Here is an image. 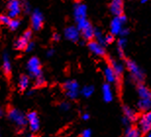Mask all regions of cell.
Segmentation results:
<instances>
[{"mask_svg":"<svg viewBox=\"0 0 151 137\" xmlns=\"http://www.w3.org/2000/svg\"><path fill=\"white\" fill-rule=\"evenodd\" d=\"M126 67L128 69L129 75H131L132 80L137 82V84L142 83V81L144 80V74L141 71V69L137 66V64L132 60H127Z\"/></svg>","mask_w":151,"mask_h":137,"instance_id":"1","label":"cell"},{"mask_svg":"<svg viewBox=\"0 0 151 137\" xmlns=\"http://www.w3.org/2000/svg\"><path fill=\"white\" fill-rule=\"evenodd\" d=\"M28 71L32 77H35V80L42 77V71H41V63L38 58L32 57L28 61Z\"/></svg>","mask_w":151,"mask_h":137,"instance_id":"2","label":"cell"},{"mask_svg":"<svg viewBox=\"0 0 151 137\" xmlns=\"http://www.w3.org/2000/svg\"><path fill=\"white\" fill-rule=\"evenodd\" d=\"M126 23H127V17L124 14L121 15V16L114 17L110 24V33L113 34L114 36L120 34L122 29L125 27Z\"/></svg>","mask_w":151,"mask_h":137,"instance_id":"3","label":"cell"},{"mask_svg":"<svg viewBox=\"0 0 151 137\" xmlns=\"http://www.w3.org/2000/svg\"><path fill=\"white\" fill-rule=\"evenodd\" d=\"M8 118L11 121L16 124L18 127H24L27 123V118L26 115L23 114L22 112H20L19 110L12 108L8 111Z\"/></svg>","mask_w":151,"mask_h":137,"instance_id":"4","label":"cell"},{"mask_svg":"<svg viewBox=\"0 0 151 137\" xmlns=\"http://www.w3.org/2000/svg\"><path fill=\"white\" fill-rule=\"evenodd\" d=\"M63 89L65 91V94L68 98L76 99L78 98L80 93V85L76 80H68L63 84Z\"/></svg>","mask_w":151,"mask_h":137,"instance_id":"5","label":"cell"},{"mask_svg":"<svg viewBox=\"0 0 151 137\" xmlns=\"http://www.w3.org/2000/svg\"><path fill=\"white\" fill-rule=\"evenodd\" d=\"M137 128L139 129L141 133H148L151 130V111L143 113L141 117L138 120V126Z\"/></svg>","mask_w":151,"mask_h":137,"instance_id":"6","label":"cell"},{"mask_svg":"<svg viewBox=\"0 0 151 137\" xmlns=\"http://www.w3.org/2000/svg\"><path fill=\"white\" fill-rule=\"evenodd\" d=\"M22 12V3L20 0H10L8 3V17L17 19Z\"/></svg>","mask_w":151,"mask_h":137,"instance_id":"7","label":"cell"},{"mask_svg":"<svg viewBox=\"0 0 151 137\" xmlns=\"http://www.w3.org/2000/svg\"><path fill=\"white\" fill-rule=\"evenodd\" d=\"M32 36V33L31 30H27V32H24L23 34L17 39V41L15 42V47H16V49L25 50L27 45L31 42Z\"/></svg>","mask_w":151,"mask_h":137,"instance_id":"8","label":"cell"},{"mask_svg":"<svg viewBox=\"0 0 151 137\" xmlns=\"http://www.w3.org/2000/svg\"><path fill=\"white\" fill-rule=\"evenodd\" d=\"M31 23L32 27L35 30H39L42 27V26H43V16H42L41 12L37 10V9L32 13Z\"/></svg>","mask_w":151,"mask_h":137,"instance_id":"9","label":"cell"},{"mask_svg":"<svg viewBox=\"0 0 151 137\" xmlns=\"http://www.w3.org/2000/svg\"><path fill=\"white\" fill-rule=\"evenodd\" d=\"M27 123H29V129L32 130V132L37 131L39 129V118L38 115L37 114V112H29L28 115H27Z\"/></svg>","mask_w":151,"mask_h":137,"instance_id":"10","label":"cell"},{"mask_svg":"<svg viewBox=\"0 0 151 137\" xmlns=\"http://www.w3.org/2000/svg\"><path fill=\"white\" fill-rule=\"evenodd\" d=\"M86 14H87V8L86 6L83 4V3H78L75 5L74 8V16L76 23L78 21L86 19Z\"/></svg>","mask_w":151,"mask_h":137,"instance_id":"11","label":"cell"},{"mask_svg":"<svg viewBox=\"0 0 151 137\" xmlns=\"http://www.w3.org/2000/svg\"><path fill=\"white\" fill-rule=\"evenodd\" d=\"M88 49L89 51L91 52L92 54H94L95 56H98V57H103L105 56V48L104 46H102L101 44H99L97 41L95 40H91V41H88Z\"/></svg>","mask_w":151,"mask_h":137,"instance_id":"12","label":"cell"},{"mask_svg":"<svg viewBox=\"0 0 151 137\" xmlns=\"http://www.w3.org/2000/svg\"><path fill=\"white\" fill-rule=\"evenodd\" d=\"M110 12L115 17L124 14V0H111Z\"/></svg>","mask_w":151,"mask_h":137,"instance_id":"13","label":"cell"},{"mask_svg":"<svg viewBox=\"0 0 151 137\" xmlns=\"http://www.w3.org/2000/svg\"><path fill=\"white\" fill-rule=\"evenodd\" d=\"M65 37L70 41L77 42L80 39V30L77 29V27L70 26L65 29Z\"/></svg>","mask_w":151,"mask_h":137,"instance_id":"14","label":"cell"},{"mask_svg":"<svg viewBox=\"0 0 151 137\" xmlns=\"http://www.w3.org/2000/svg\"><path fill=\"white\" fill-rule=\"evenodd\" d=\"M104 77H105V80H106L107 83H116L118 81V77L117 75L115 74V72L113 71V69L111 68L110 65L106 66L104 68Z\"/></svg>","mask_w":151,"mask_h":137,"instance_id":"15","label":"cell"},{"mask_svg":"<svg viewBox=\"0 0 151 137\" xmlns=\"http://www.w3.org/2000/svg\"><path fill=\"white\" fill-rule=\"evenodd\" d=\"M137 91L139 99H151V91L149 88L146 87L144 84L142 83L137 84Z\"/></svg>","mask_w":151,"mask_h":137,"instance_id":"16","label":"cell"},{"mask_svg":"<svg viewBox=\"0 0 151 137\" xmlns=\"http://www.w3.org/2000/svg\"><path fill=\"white\" fill-rule=\"evenodd\" d=\"M102 97H103V100L105 102H111L114 98L113 96V91L112 88H111L109 83H105L102 86Z\"/></svg>","mask_w":151,"mask_h":137,"instance_id":"17","label":"cell"},{"mask_svg":"<svg viewBox=\"0 0 151 137\" xmlns=\"http://www.w3.org/2000/svg\"><path fill=\"white\" fill-rule=\"evenodd\" d=\"M137 109L139 111L146 113L151 111V99H139L137 101Z\"/></svg>","mask_w":151,"mask_h":137,"instance_id":"18","label":"cell"},{"mask_svg":"<svg viewBox=\"0 0 151 137\" xmlns=\"http://www.w3.org/2000/svg\"><path fill=\"white\" fill-rule=\"evenodd\" d=\"M110 66H111V68L113 69V71L115 72V74L117 75V77H121V75H123L124 70H125V67H124L123 64H121V63H119V62H117L116 60L111 59V60H110Z\"/></svg>","mask_w":151,"mask_h":137,"instance_id":"19","label":"cell"},{"mask_svg":"<svg viewBox=\"0 0 151 137\" xmlns=\"http://www.w3.org/2000/svg\"><path fill=\"white\" fill-rule=\"evenodd\" d=\"M94 30H95V29L91 25H90L89 27H87L86 29L81 30V36H83L86 40L91 41V40L94 39Z\"/></svg>","mask_w":151,"mask_h":137,"instance_id":"20","label":"cell"},{"mask_svg":"<svg viewBox=\"0 0 151 137\" xmlns=\"http://www.w3.org/2000/svg\"><path fill=\"white\" fill-rule=\"evenodd\" d=\"M123 111H124V118H126L129 123H132V121L137 120V114H135V112L132 108L128 107V106H125L123 108Z\"/></svg>","mask_w":151,"mask_h":137,"instance_id":"21","label":"cell"},{"mask_svg":"<svg viewBox=\"0 0 151 137\" xmlns=\"http://www.w3.org/2000/svg\"><path fill=\"white\" fill-rule=\"evenodd\" d=\"M3 71H4L5 75H9L11 74V70H12V65H11V61H10V58H9L8 54L5 53L3 55Z\"/></svg>","mask_w":151,"mask_h":137,"instance_id":"22","label":"cell"},{"mask_svg":"<svg viewBox=\"0 0 151 137\" xmlns=\"http://www.w3.org/2000/svg\"><path fill=\"white\" fill-rule=\"evenodd\" d=\"M141 134H142V133L139 131V129H138L137 127L129 126L126 130L125 137H141Z\"/></svg>","mask_w":151,"mask_h":137,"instance_id":"23","label":"cell"},{"mask_svg":"<svg viewBox=\"0 0 151 137\" xmlns=\"http://www.w3.org/2000/svg\"><path fill=\"white\" fill-rule=\"evenodd\" d=\"M94 39H95V41H97L102 46L106 45V43H105V35H103L101 30H99L98 29H95L94 30Z\"/></svg>","mask_w":151,"mask_h":137,"instance_id":"24","label":"cell"},{"mask_svg":"<svg viewBox=\"0 0 151 137\" xmlns=\"http://www.w3.org/2000/svg\"><path fill=\"white\" fill-rule=\"evenodd\" d=\"M29 85V78L28 75H22L19 80V88L21 90H26Z\"/></svg>","mask_w":151,"mask_h":137,"instance_id":"25","label":"cell"},{"mask_svg":"<svg viewBox=\"0 0 151 137\" xmlns=\"http://www.w3.org/2000/svg\"><path fill=\"white\" fill-rule=\"evenodd\" d=\"M94 92V87L92 86V85H86V86L83 87V89H81V94L86 97V98H88L90 97Z\"/></svg>","mask_w":151,"mask_h":137,"instance_id":"26","label":"cell"},{"mask_svg":"<svg viewBox=\"0 0 151 137\" xmlns=\"http://www.w3.org/2000/svg\"><path fill=\"white\" fill-rule=\"evenodd\" d=\"M20 24H21V22L18 19H11L8 27H9V29H10L15 30V29H17L18 27H20Z\"/></svg>","mask_w":151,"mask_h":137,"instance_id":"27","label":"cell"},{"mask_svg":"<svg viewBox=\"0 0 151 137\" xmlns=\"http://www.w3.org/2000/svg\"><path fill=\"white\" fill-rule=\"evenodd\" d=\"M128 44V40H127L126 37H121L119 40L117 42V45H118V49H122V50H125V48Z\"/></svg>","mask_w":151,"mask_h":137,"instance_id":"28","label":"cell"},{"mask_svg":"<svg viewBox=\"0 0 151 137\" xmlns=\"http://www.w3.org/2000/svg\"><path fill=\"white\" fill-rule=\"evenodd\" d=\"M11 19L8 17V15H0V25L8 26Z\"/></svg>","mask_w":151,"mask_h":137,"instance_id":"29","label":"cell"},{"mask_svg":"<svg viewBox=\"0 0 151 137\" xmlns=\"http://www.w3.org/2000/svg\"><path fill=\"white\" fill-rule=\"evenodd\" d=\"M114 39H115V36L113 34H111V33H108V34L105 35V43H106V45L111 44L114 41Z\"/></svg>","mask_w":151,"mask_h":137,"instance_id":"30","label":"cell"},{"mask_svg":"<svg viewBox=\"0 0 151 137\" xmlns=\"http://www.w3.org/2000/svg\"><path fill=\"white\" fill-rule=\"evenodd\" d=\"M129 33V29H128V27H124V29H122V32H120L119 35H121V37H126Z\"/></svg>","mask_w":151,"mask_h":137,"instance_id":"31","label":"cell"},{"mask_svg":"<svg viewBox=\"0 0 151 137\" xmlns=\"http://www.w3.org/2000/svg\"><path fill=\"white\" fill-rule=\"evenodd\" d=\"M92 133L90 129H84L83 133H81V137H91Z\"/></svg>","mask_w":151,"mask_h":137,"instance_id":"32","label":"cell"},{"mask_svg":"<svg viewBox=\"0 0 151 137\" xmlns=\"http://www.w3.org/2000/svg\"><path fill=\"white\" fill-rule=\"evenodd\" d=\"M60 108H61V110H63V111H68V110H70L71 106H70V104H69V103L64 102V103H62V104H61Z\"/></svg>","mask_w":151,"mask_h":137,"instance_id":"33","label":"cell"},{"mask_svg":"<svg viewBox=\"0 0 151 137\" xmlns=\"http://www.w3.org/2000/svg\"><path fill=\"white\" fill-rule=\"evenodd\" d=\"M24 8V10L27 11V12H29L31 11V6H29V3L28 1H26V2H24L23 4H22V9Z\"/></svg>","mask_w":151,"mask_h":137,"instance_id":"34","label":"cell"},{"mask_svg":"<svg viewBox=\"0 0 151 137\" xmlns=\"http://www.w3.org/2000/svg\"><path fill=\"white\" fill-rule=\"evenodd\" d=\"M34 48H35V43H34V42H29V43L28 44V45H27V47H26V51H27V52H31V51H32V50H34Z\"/></svg>","mask_w":151,"mask_h":137,"instance_id":"35","label":"cell"},{"mask_svg":"<svg viewBox=\"0 0 151 137\" xmlns=\"http://www.w3.org/2000/svg\"><path fill=\"white\" fill-rule=\"evenodd\" d=\"M44 83V80L43 77H40V78H37V80H35V85L37 86H41L42 84Z\"/></svg>","mask_w":151,"mask_h":137,"instance_id":"36","label":"cell"},{"mask_svg":"<svg viewBox=\"0 0 151 137\" xmlns=\"http://www.w3.org/2000/svg\"><path fill=\"white\" fill-rule=\"evenodd\" d=\"M53 39H54L55 41L60 40V35L58 34V33H54V34H53Z\"/></svg>","mask_w":151,"mask_h":137,"instance_id":"37","label":"cell"},{"mask_svg":"<svg viewBox=\"0 0 151 137\" xmlns=\"http://www.w3.org/2000/svg\"><path fill=\"white\" fill-rule=\"evenodd\" d=\"M89 118V115L87 114V113H86V114H83V121H87Z\"/></svg>","mask_w":151,"mask_h":137,"instance_id":"38","label":"cell"},{"mask_svg":"<svg viewBox=\"0 0 151 137\" xmlns=\"http://www.w3.org/2000/svg\"><path fill=\"white\" fill-rule=\"evenodd\" d=\"M53 54H54V50H53V49H50V50H48V51H47V56H48V57L53 56Z\"/></svg>","mask_w":151,"mask_h":137,"instance_id":"39","label":"cell"},{"mask_svg":"<svg viewBox=\"0 0 151 137\" xmlns=\"http://www.w3.org/2000/svg\"><path fill=\"white\" fill-rule=\"evenodd\" d=\"M150 0H140V3L141 4H145V3H147V2H149Z\"/></svg>","mask_w":151,"mask_h":137,"instance_id":"40","label":"cell"},{"mask_svg":"<svg viewBox=\"0 0 151 137\" xmlns=\"http://www.w3.org/2000/svg\"><path fill=\"white\" fill-rule=\"evenodd\" d=\"M146 137H151V130H150V131L148 132V133H146Z\"/></svg>","mask_w":151,"mask_h":137,"instance_id":"41","label":"cell"},{"mask_svg":"<svg viewBox=\"0 0 151 137\" xmlns=\"http://www.w3.org/2000/svg\"><path fill=\"white\" fill-rule=\"evenodd\" d=\"M25 137H34V135H32V134H27Z\"/></svg>","mask_w":151,"mask_h":137,"instance_id":"42","label":"cell"},{"mask_svg":"<svg viewBox=\"0 0 151 137\" xmlns=\"http://www.w3.org/2000/svg\"><path fill=\"white\" fill-rule=\"evenodd\" d=\"M2 115V111H1V109H0V115Z\"/></svg>","mask_w":151,"mask_h":137,"instance_id":"43","label":"cell"}]
</instances>
